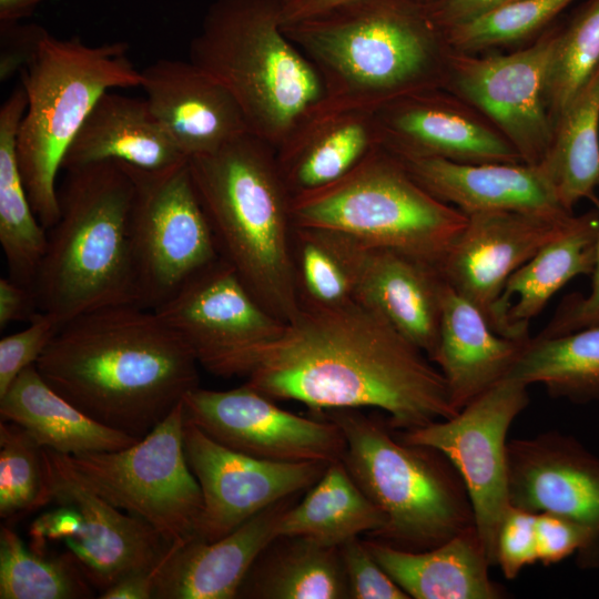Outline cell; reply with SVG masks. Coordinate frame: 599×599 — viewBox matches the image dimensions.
<instances>
[{
	"label": "cell",
	"instance_id": "cell-1",
	"mask_svg": "<svg viewBox=\"0 0 599 599\" xmlns=\"http://www.w3.org/2000/svg\"><path fill=\"white\" fill-rule=\"evenodd\" d=\"M428 356L386 319L353 300L301 305L274 338L240 355L226 377L314 414L378 408L403 432L455 416L446 380Z\"/></svg>",
	"mask_w": 599,
	"mask_h": 599
},
{
	"label": "cell",
	"instance_id": "cell-2",
	"mask_svg": "<svg viewBox=\"0 0 599 599\" xmlns=\"http://www.w3.org/2000/svg\"><path fill=\"white\" fill-rule=\"evenodd\" d=\"M197 361L155 311L102 307L64 323L35 363L94 420L138 439L199 387Z\"/></svg>",
	"mask_w": 599,
	"mask_h": 599
},
{
	"label": "cell",
	"instance_id": "cell-3",
	"mask_svg": "<svg viewBox=\"0 0 599 599\" xmlns=\"http://www.w3.org/2000/svg\"><path fill=\"white\" fill-rule=\"evenodd\" d=\"M426 3L353 0L283 24L322 81L324 95L314 112H374L399 98L444 89L453 50Z\"/></svg>",
	"mask_w": 599,
	"mask_h": 599
},
{
	"label": "cell",
	"instance_id": "cell-4",
	"mask_svg": "<svg viewBox=\"0 0 599 599\" xmlns=\"http://www.w3.org/2000/svg\"><path fill=\"white\" fill-rule=\"evenodd\" d=\"M187 163L220 257L265 309L290 322L301 308L293 255V195L276 149L246 132Z\"/></svg>",
	"mask_w": 599,
	"mask_h": 599
},
{
	"label": "cell",
	"instance_id": "cell-5",
	"mask_svg": "<svg viewBox=\"0 0 599 599\" xmlns=\"http://www.w3.org/2000/svg\"><path fill=\"white\" fill-rule=\"evenodd\" d=\"M60 215L33 285L39 312L61 325L102 307L135 304L130 210L133 183L119 161L70 170Z\"/></svg>",
	"mask_w": 599,
	"mask_h": 599
},
{
	"label": "cell",
	"instance_id": "cell-6",
	"mask_svg": "<svg viewBox=\"0 0 599 599\" xmlns=\"http://www.w3.org/2000/svg\"><path fill=\"white\" fill-rule=\"evenodd\" d=\"M190 61L236 100L251 133L275 149L319 105V75L283 30L278 0H214Z\"/></svg>",
	"mask_w": 599,
	"mask_h": 599
},
{
	"label": "cell",
	"instance_id": "cell-7",
	"mask_svg": "<svg viewBox=\"0 0 599 599\" xmlns=\"http://www.w3.org/2000/svg\"><path fill=\"white\" fill-rule=\"evenodd\" d=\"M129 44L89 45L79 37L45 33L20 71L28 105L17 133L21 176L37 217L47 229L59 219L57 175L62 160L101 95L113 88L141 87Z\"/></svg>",
	"mask_w": 599,
	"mask_h": 599
},
{
	"label": "cell",
	"instance_id": "cell-8",
	"mask_svg": "<svg viewBox=\"0 0 599 599\" xmlns=\"http://www.w3.org/2000/svg\"><path fill=\"white\" fill-rule=\"evenodd\" d=\"M345 437L342 458L352 478L386 518L377 537L406 550H426L474 526L466 487L439 451L396 439L358 409L319 413Z\"/></svg>",
	"mask_w": 599,
	"mask_h": 599
},
{
	"label": "cell",
	"instance_id": "cell-9",
	"mask_svg": "<svg viewBox=\"0 0 599 599\" xmlns=\"http://www.w3.org/2000/svg\"><path fill=\"white\" fill-rule=\"evenodd\" d=\"M295 226L339 233L404 252L438 268L467 215L433 196L378 145L349 173L292 197Z\"/></svg>",
	"mask_w": 599,
	"mask_h": 599
},
{
	"label": "cell",
	"instance_id": "cell-10",
	"mask_svg": "<svg viewBox=\"0 0 599 599\" xmlns=\"http://www.w3.org/2000/svg\"><path fill=\"white\" fill-rule=\"evenodd\" d=\"M184 422L182 400L126 448L65 455L93 490L145 521L169 546L196 537L203 510L201 487L185 455Z\"/></svg>",
	"mask_w": 599,
	"mask_h": 599
},
{
	"label": "cell",
	"instance_id": "cell-11",
	"mask_svg": "<svg viewBox=\"0 0 599 599\" xmlns=\"http://www.w3.org/2000/svg\"><path fill=\"white\" fill-rule=\"evenodd\" d=\"M120 163L133 183L130 238L135 304L154 311L220 255L187 159L159 170Z\"/></svg>",
	"mask_w": 599,
	"mask_h": 599
},
{
	"label": "cell",
	"instance_id": "cell-12",
	"mask_svg": "<svg viewBox=\"0 0 599 599\" xmlns=\"http://www.w3.org/2000/svg\"><path fill=\"white\" fill-rule=\"evenodd\" d=\"M527 387L507 377L455 416L405 430L399 436L407 444L439 451L457 470L491 565H496L497 535L510 506L506 438L511 423L529 403Z\"/></svg>",
	"mask_w": 599,
	"mask_h": 599
},
{
	"label": "cell",
	"instance_id": "cell-13",
	"mask_svg": "<svg viewBox=\"0 0 599 599\" xmlns=\"http://www.w3.org/2000/svg\"><path fill=\"white\" fill-rule=\"evenodd\" d=\"M555 30L507 54L453 51L444 87L481 112L529 165L541 163L554 132L545 87Z\"/></svg>",
	"mask_w": 599,
	"mask_h": 599
},
{
	"label": "cell",
	"instance_id": "cell-14",
	"mask_svg": "<svg viewBox=\"0 0 599 599\" xmlns=\"http://www.w3.org/2000/svg\"><path fill=\"white\" fill-rule=\"evenodd\" d=\"M183 405L185 417L215 441L256 458L329 464L345 453V437L335 422L284 410L246 384L227 390L199 386Z\"/></svg>",
	"mask_w": 599,
	"mask_h": 599
},
{
	"label": "cell",
	"instance_id": "cell-15",
	"mask_svg": "<svg viewBox=\"0 0 599 599\" xmlns=\"http://www.w3.org/2000/svg\"><path fill=\"white\" fill-rule=\"evenodd\" d=\"M187 463L203 496L196 537L215 541L265 508L311 488L328 464L275 461L233 450L185 417Z\"/></svg>",
	"mask_w": 599,
	"mask_h": 599
},
{
	"label": "cell",
	"instance_id": "cell-16",
	"mask_svg": "<svg viewBox=\"0 0 599 599\" xmlns=\"http://www.w3.org/2000/svg\"><path fill=\"white\" fill-rule=\"evenodd\" d=\"M154 311L200 365L223 377L240 355L277 336L285 324L262 306L221 257Z\"/></svg>",
	"mask_w": 599,
	"mask_h": 599
},
{
	"label": "cell",
	"instance_id": "cell-17",
	"mask_svg": "<svg viewBox=\"0 0 599 599\" xmlns=\"http://www.w3.org/2000/svg\"><path fill=\"white\" fill-rule=\"evenodd\" d=\"M42 459L50 501L81 516L79 534L62 542L94 589L102 592L163 558L171 546L145 521L93 490L65 455L42 448Z\"/></svg>",
	"mask_w": 599,
	"mask_h": 599
},
{
	"label": "cell",
	"instance_id": "cell-18",
	"mask_svg": "<svg viewBox=\"0 0 599 599\" xmlns=\"http://www.w3.org/2000/svg\"><path fill=\"white\" fill-rule=\"evenodd\" d=\"M572 217L571 212L487 211L469 214L440 264L441 275L455 292L485 315L497 332V306L507 281L561 233Z\"/></svg>",
	"mask_w": 599,
	"mask_h": 599
},
{
	"label": "cell",
	"instance_id": "cell-19",
	"mask_svg": "<svg viewBox=\"0 0 599 599\" xmlns=\"http://www.w3.org/2000/svg\"><path fill=\"white\" fill-rule=\"evenodd\" d=\"M379 144L400 159L460 163H524L506 136L477 109L438 88L374 111Z\"/></svg>",
	"mask_w": 599,
	"mask_h": 599
},
{
	"label": "cell",
	"instance_id": "cell-20",
	"mask_svg": "<svg viewBox=\"0 0 599 599\" xmlns=\"http://www.w3.org/2000/svg\"><path fill=\"white\" fill-rule=\"evenodd\" d=\"M318 231L345 263L354 300L379 314L430 359L438 342L447 286L440 270L400 251Z\"/></svg>",
	"mask_w": 599,
	"mask_h": 599
},
{
	"label": "cell",
	"instance_id": "cell-21",
	"mask_svg": "<svg viewBox=\"0 0 599 599\" xmlns=\"http://www.w3.org/2000/svg\"><path fill=\"white\" fill-rule=\"evenodd\" d=\"M510 505L573 519L599 534V458L571 436L548 432L509 440Z\"/></svg>",
	"mask_w": 599,
	"mask_h": 599
},
{
	"label": "cell",
	"instance_id": "cell-22",
	"mask_svg": "<svg viewBox=\"0 0 599 599\" xmlns=\"http://www.w3.org/2000/svg\"><path fill=\"white\" fill-rule=\"evenodd\" d=\"M141 73L152 113L186 159L250 132L230 91L190 60L159 59Z\"/></svg>",
	"mask_w": 599,
	"mask_h": 599
},
{
	"label": "cell",
	"instance_id": "cell-23",
	"mask_svg": "<svg viewBox=\"0 0 599 599\" xmlns=\"http://www.w3.org/2000/svg\"><path fill=\"white\" fill-rule=\"evenodd\" d=\"M297 495L254 515L215 541L197 537L172 550L153 599H233L256 559L277 538V526Z\"/></svg>",
	"mask_w": 599,
	"mask_h": 599
},
{
	"label": "cell",
	"instance_id": "cell-24",
	"mask_svg": "<svg viewBox=\"0 0 599 599\" xmlns=\"http://www.w3.org/2000/svg\"><path fill=\"white\" fill-rule=\"evenodd\" d=\"M398 159L427 192L466 215L487 211L568 212L538 165Z\"/></svg>",
	"mask_w": 599,
	"mask_h": 599
},
{
	"label": "cell",
	"instance_id": "cell-25",
	"mask_svg": "<svg viewBox=\"0 0 599 599\" xmlns=\"http://www.w3.org/2000/svg\"><path fill=\"white\" fill-rule=\"evenodd\" d=\"M529 339L498 334L474 304L447 284L430 361L443 374L454 407L459 412L507 378Z\"/></svg>",
	"mask_w": 599,
	"mask_h": 599
},
{
	"label": "cell",
	"instance_id": "cell-26",
	"mask_svg": "<svg viewBox=\"0 0 599 599\" xmlns=\"http://www.w3.org/2000/svg\"><path fill=\"white\" fill-rule=\"evenodd\" d=\"M366 547L414 599H500L505 591L489 577L491 566L474 526L426 550H406L385 541Z\"/></svg>",
	"mask_w": 599,
	"mask_h": 599
},
{
	"label": "cell",
	"instance_id": "cell-27",
	"mask_svg": "<svg viewBox=\"0 0 599 599\" xmlns=\"http://www.w3.org/2000/svg\"><path fill=\"white\" fill-rule=\"evenodd\" d=\"M111 160L159 170L186 158L154 116L146 99L109 90L97 101L71 142L61 169Z\"/></svg>",
	"mask_w": 599,
	"mask_h": 599
},
{
	"label": "cell",
	"instance_id": "cell-28",
	"mask_svg": "<svg viewBox=\"0 0 599 599\" xmlns=\"http://www.w3.org/2000/svg\"><path fill=\"white\" fill-rule=\"evenodd\" d=\"M599 236L595 209L571 219L507 281L497 306V332L516 339L530 338L528 324L570 280L591 275Z\"/></svg>",
	"mask_w": 599,
	"mask_h": 599
},
{
	"label": "cell",
	"instance_id": "cell-29",
	"mask_svg": "<svg viewBox=\"0 0 599 599\" xmlns=\"http://www.w3.org/2000/svg\"><path fill=\"white\" fill-rule=\"evenodd\" d=\"M378 145L374 112H314L276 149V158L296 195L338 181Z\"/></svg>",
	"mask_w": 599,
	"mask_h": 599
},
{
	"label": "cell",
	"instance_id": "cell-30",
	"mask_svg": "<svg viewBox=\"0 0 599 599\" xmlns=\"http://www.w3.org/2000/svg\"><path fill=\"white\" fill-rule=\"evenodd\" d=\"M0 416L21 426L40 447L68 456L115 451L139 440L83 413L44 380L35 364L0 397Z\"/></svg>",
	"mask_w": 599,
	"mask_h": 599
},
{
	"label": "cell",
	"instance_id": "cell-31",
	"mask_svg": "<svg viewBox=\"0 0 599 599\" xmlns=\"http://www.w3.org/2000/svg\"><path fill=\"white\" fill-rule=\"evenodd\" d=\"M27 105L20 84L0 108V243L9 277L33 290L48 230L33 212L17 155V133Z\"/></svg>",
	"mask_w": 599,
	"mask_h": 599
},
{
	"label": "cell",
	"instance_id": "cell-32",
	"mask_svg": "<svg viewBox=\"0 0 599 599\" xmlns=\"http://www.w3.org/2000/svg\"><path fill=\"white\" fill-rule=\"evenodd\" d=\"M237 598H349L339 547L305 537L276 538L252 566Z\"/></svg>",
	"mask_w": 599,
	"mask_h": 599
},
{
	"label": "cell",
	"instance_id": "cell-33",
	"mask_svg": "<svg viewBox=\"0 0 599 599\" xmlns=\"http://www.w3.org/2000/svg\"><path fill=\"white\" fill-rule=\"evenodd\" d=\"M380 509L364 494L342 459L328 464L304 499L292 505L277 526L280 537H305L329 547L385 527Z\"/></svg>",
	"mask_w": 599,
	"mask_h": 599
},
{
	"label": "cell",
	"instance_id": "cell-34",
	"mask_svg": "<svg viewBox=\"0 0 599 599\" xmlns=\"http://www.w3.org/2000/svg\"><path fill=\"white\" fill-rule=\"evenodd\" d=\"M599 68L558 115L549 149L538 165L568 212L599 186Z\"/></svg>",
	"mask_w": 599,
	"mask_h": 599
},
{
	"label": "cell",
	"instance_id": "cell-35",
	"mask_svg": "<svg viewBox=\"0 0 599 599\" xmlns=\"http://www.w3.org/2000/svg\"><path fill=\"white\" fill-rule=\"evenodd\" d=\"M508 378L544 384L554 396L599 398V325L527 342Z\"/></svg>",
	"mask_w": 599,
	"mask_h": 599
},
{
	"label": "cell",
	"instance_id": "cell-36",
	"mask_svg": "<svg viewBox=\"0 0 599 599\" xmlns=\"http://www.w3.org/2000/svg\"><path fill=\"white\" fill-rule=\"evenodd\" d=\"M92 588L69 552L45 558L27 549L14 530L1 526V599H83L93 597Z\"/></svg>",
	"mask_w": 599,
	"mask_h": 599
},
{
	"label": "cell",
	"instance_id": "cell-37",
	"mask_svg": "<svg viewBox=\"0 0 599 599\" xmlns=\"http://www.w3.org/2000/svg\"><path fill=\"white\" fill-rule=\"evenodd\" d=\"M598 68L599 0H588L566 24H556L545 87L554 124Z\"/></svg>",
	"mask_w": 599,
	"mask_h": 599
},
{
	"label": "cell",
	"instance_id": "cell-38",
	"mask_svg": "<svg viewBox=\"0 0 599 599\" xmlns=\"http://www.w3.org/2000/svg\"><path fill=\"white\" fill-rule=\"evenodd\" d=\"M573 0H512L475 20L443 30L455 52L478 54L538 38Z\"/></svg>",
	"mask_w": 599,
	"mask_h": 599
},
{
	"label": "cell",
	"instance_id": "cell-39",
	"mask_svg": "<svg viewBox=\"0 0 599 599\" xmlns=\"http://www.w3.org/2000/svg\"><path fill=\"white\" fill-rule=\"evenodd\" d=\"M49 502L42 447L18 424L1 420V518L13 519Z\"/></svg>",
	"mask_w": 599,
	"mask_h": 599
},
{
	"label": "cell",
	"instance_id": "cell-40",
	"mask_svg": "<svg viewBox=\"0 0 599 599\" xmlns=\"http://www.w3.org/2000/svg\"><path fill=\"white\" fill-rule=\"evenodd\" d=\"M293 255L301 305L335 306L354 300L351 274L321 231L295 226Z\"/></svg>",
	"mask_w": 599,
	"mask_h": 599
},
{
	"label": "cell",
	"instance_id": "cell-41",
	"mask_svg": "<svg viewBox=\"0 0 599 599\" xmlns=\"http://www.w3.org/2000/svg\"><path fill=\"white\" fill-rule=\"evenodd\" d=\"M538 561L552 565L577 552L585 568L599 566V534L564 516L536 514Z\"/></svg>",
	"mask_w": 599,
	"mask_h": 599
},
{
	"label": "cell",
	"instance_id": "cell-42",
	"mask_svg": "<svg viewBox=\"0 0 599 599\" xmlns=\"http://www.w3.org/2000/svg\"><path fill=\"white\" fill-rule=\"evenodd\" d=\"M24 329L0 341V397L27 367L37 363L62 326L53 316L39 312Z\"/></svg>",
	"mask_w": 599,
	"mask_h": 599
},
{
	"label": "cell",
	"instance_id": "cell-43",
	"mask_svg": "<svg viewBox=\"0 0 599 599\" xmlns=\"http://www.w3.org/2000/svg\"><path fill=\"white\" fill-rule=\"evenodd\" d=\"M347 579L349 598L353 599H409L410 597L376 561L358 537L339 546Z\"/></svg>",
	"mask_w": 599,
	"mask_h": 599
},
{
	"label": "cell",
	"instance_id": "cell-44",
	"mask_svg": "<svg viewBox=\"0 0 599 599\" xmlns=\"http://www.w3.org/2000/svg\"><path fill=\"white\" fill-rule=\"evenodd\" d=\"M536 561V514L510 505L497 535L496 565L507 579H514Z\"/></svg>",
	"mask_w": 599,
	"mask_h": 599
},
{
	"label": "cell",
	"instance_id": "cell-45",
	"mask_svg": "<svg viewBox=\"0 0 599 599\" xmlns=\"http://www.w3.org/2000/svg\"><path fill=\"white\" fill-rule=\"evenodd\" d=\"M589 200L592 201L599 213V197L592 194ZM591 275L592 283L590 293L585 297L580 295H572L569 297L538 336L548 337L564 335L586 327L599 325V236Z\"/></svg>",
	"mask_w": 599,
	"mask_h": 599
},
{
	"label": "cell",
	"instance_id": "cell-46",
	"mask_svg": "<svg viewBox=\"0 0 599 599\" xmlns=\"http://www.w3.org/2000/svg\"><path fill=\"white\" fill-rule=\"evenodd\" d=\"M48 31L37 23L0 22V79L6 81L31 61Z\"/></svg>",
	"mask_w": 599,
	"mask_h": 599
},
{
	"label": "cell",
	"instance_id": "cell-47",
	"mask_svg": "<svg viewBox=\"0 0 599 599\" xmlns=\"http://www.w3.org/2000/svg\"><path fill=\"white\" fill-rule=\"evenodd\" d=\"M81 529V516L69 506L59 505L37 517L29 529L31 538L30 549L44 555L47 541H63L74 537Z\"/></svg>",
	"mask_w": 599,
	"mask_h": 599
},
{
	"label": "cell",
	"instance_id": "cell-48",
	"mask_svg": "<svg viewBox=\"0 0 599 599\" xmlns=\"http://www.w3.org/2000/svg\"><path fill=\"white\" fill-rule=\"evenodd\" d=\"M512 0H433L427 4L432 20L448 29L475 20Z\"/></svg>",
	"mask_w": 599,
	"mask_h": 599
},
{
	"label": "cell",
	"instance_id": "cell-49",
	"mask_svg": "<svg viewBox=\"0 0 599 599\" xmlns=\"http://www.w3.org/2000/svg\"><path fill=\"white\" fill-rule=\"evenodd\" d=\"M39 313L37 298L29 288L9 276L0 278V328L19 321L30 322Z\"/></svg>",
	"mask_w": 599,
	"mask_h": 599
},
{
	"label": "cell",
	"instance_id": "cell-50",
	"mask_svg": "<svg viewBox=\"0 0 599 599\" xmlns=\"http://www.w3.org/2000/svg\"><path fill=\"white\" fill-rule=\"evenodd\" d=\"M176 545L171 546L163 558L155 566L121 578L108 589L100 592L99 598L152 599L161 570Z\"/></svg>",
	"mask_w": 599,
	"mask_h": 599
},
{
	"label": "cell",
	"instance_id": "cell-51",
	"mask_svg": "<svg viewBox=\"0 0 599 599\" xmlns=\"http://www.w3.org/2000/svg\"><path fill=\"white\" fill-rule=\"evenodd\" d=\"M353 0H278L283 24L300 21ZM430 2L433 0H423Z\"/></svg>",
	"mask_w": 599,
	"mask_h": 599
},
{
	"label": "cell",
	"instance_id": "cell-52",
	"mask_svg": "<svg viewBox=\"0 0 599 599\" xmlns=\"http://www.w3.org/2000/svg\"><path fill=\"white\" fill-rule=\"evenodd\" d=\"M44 0H0V22L21 21Z\"/></svg>",
	"mask_w": 599,
	"mask_h": 599
}]
</instances>
